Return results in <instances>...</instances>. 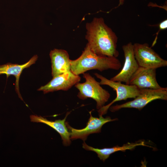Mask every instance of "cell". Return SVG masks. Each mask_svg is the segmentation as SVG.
<instances>
[{
  "mask_svg": "<svg viewBox=\"0 0 167 167\" xmlns=\"http://www.w3.org/2000/svg\"><path fill=\"white\" fill-rule=\"evenodd\" d=\"M86 39L91 50L97 55L116 58L119 55L117 49L118 37L105 23L102 18H95L86 25Z\"/></svg>",
  "mask_w": 167,
  "mask_h": 167,
  "instance_id": "cell-1",
  "label": "cell"
},
{
  "mask_svg": "<svg viewBox=\"0 0 167 167\" xmlns=\"http://www.w3.org/2000/svg\"><path fill=\"white\" fill-rule=\"evenodd\" d=\"M71 71L77 75L88 71L97 70L100 71L109 69L118 70L121 67L117 58L100 56L95 53L87 44L81 55L75 60H71Z\"/></svg>",
  "mask_w": 167,
  "mask_h": 167,
  "instance_id": "cell-2",
  "label": "cell"
},
{
  "mask_svg": "<svg viewBox=\"0 0 167 167\" xmlns=\"http://www.w3.org/2000/svg\"><path fill=\"white\" fill-rule=\"evenodd\" d=\"M83 74L85 81L83 83L79 82L75 85L79 91L77 96L83 100L88 98L94 99L96 103V108L99 110L108 101L110 94L89 73H84Z\"/></svg>",
  "mask_w": 167,
  "mask_h": 167,
  "instance_id": "cell-3",
  "label": "cell"
},
{
  "mask_svg": "<svg viewBox=\"0 0 167 167\" xmlns=\"http://www.w3.org/2000/svg\"><path fill=\"white\" fill-rule=\"evenodd\" d=\"M96 77L100 80L101 85H107L112 88L116 92V97L108 104L104 105L98 110L99 116L106 114L109 109L115 102L128 98H135L140 92L141 89L135 85L122 84L120 82L114 81L108 79L97 73H94Z\"/></svg>",
  "mask_w": 167,
  "mask_h": 167,
  "instance_id": "cell-4",
  "label": "cell"
},
{
  "mask_svg": "<svg viewBox=\"0 0 167 167\" xmlns=\"http://www.w3.org/2000/svg\"><path fill=\"white\" fill-rule=\"evenodd\" d=\"M157 99L167 100V88L162 87L158 89L141 88L139 94L133 100L121 105H116L109 108L113 112L125 108H134L140 110L149 103Z\"/></svg>",
  "mask_w": 167,
  "mask_h": 167,
  "instance_id": "cell-5",
  "label": "cell"
},
{
  "mask_svg": "<svg viewBox=\"0 0 167 167\" xmlns=\"http://www.w3.org/2000/svg\"><path fill=\"white\" fill-rule=\"evenodd\" d=\"M133 45L134 56L139 66L156 69L167 66V61L162 58L148 43Z\"/></svg>",
  "mask_w": 167,
  "mask_h": 167,
  "instance_id": "cell-6",
  "label": "cell"
},
{
  "mask_svg": "<svg viewBox=\"0 0 167 167\" xmlns=\"http://www.w3.org/2000/svg\"><path fill=\"white\" fill-rule=\"evenodd\" d=\"M91 112L92 111L89 112L90 118L86 127L83 129H77L73 128L70 126L68 122H66V125L70 133L71 139L73 140L79 139L84 141L89 135L100 132L102 126L106 123L117 120V118L112 119L109 117L104 118L102 116H99V118L94 117L92 116Z\"/></svg>",
  "mask_w": 167,
  "mask_h": 167,
  "instance_id": "cell-7",
  "label": "cell"
},
{
  "mask_svg": "<svg viewBox=\"0 0 167 167\" xmlns=\"http://www.w3.org/2000/svg\"><path fill=\"white\" fill-rule=\"evenodd\" d=\"M122 49L125 57L124 65L121 71L110 80L129 84L131 77L139 66L134 56L133 45L132 43L123 45Z\"/></svg>",
  "mask_w": 167,
  "mask_h": 167,
  "instance_id": "cell-8",
  "label": "cell"
},
{
  "mask_svg": "<svg viewBox=\"0 0 167 167\" xmlns=\"http://www.w3.org/2000/svg\"><path fill=\"white\" fill-rule=\"evenodd\" d=\"M80 79L79 75L75 74L71 71L53 77L49 83L37 90L42 91L44 94L60 90L67 91L79 82Z\"/></svg>",
  "mask_w": 167,
  "mask_h": 167,
  "instance_id": "cell-9",
  "label": "cell"
},
{
  "mask_svg": "<svg viewBox=\"0 0 167 167\" xmlns=\"http://www.w3.org/2000/svg\"><path fill=\"white\" fill-rule=\"evenodd\" d=\"M156 69L139 66L131 77L129 85H134L139 88L160 89L156 79Z\"/></svg>",
  "mask_w": 167,
  "mask_h": 167,
  "instance_id": "cell-10",
  "label": "cell"
},
{
  "mask_svg": "<svg viewBox=\"0 0 167 167\" xmlns=\"http://www.w3.org/2000/svg\"><path fill=\"white\" fill-rule=\"evenodd\" d=\"M52 75L54 77L71 71V60L67 52L63 49H54L50 51Z\"/></svg>",
  "mask_w": 167,
  "mask_h": 167,
  "instance_id": "cell-11",
  "label": "cell"
},
{
  "mask_svg": "<svg viewBox=\"0 0 167 167\" xmlns=\"http://www.w3.org/2000/svg\"><path fill=\"white\" fill-rule=\"evenodd\" d=\"M70 113L69 112L67 113L64 119L57 120L54 121L49 120L41 116L37 115H31L30 118L32 122L43 123L55 130L61 135L63 145L67 146L70 145L71 142L70 133L66 125V120Z\"/></svg>",
  "mask_w": 167,
  "mask_h": 167,
  "instance_id": "cell-12",
  "label": "cell"
},
{
  "mask_svg": "<svg viewBox=\"0 0 167 167\" xmlns=\"http://www.w3.org/2000/svg\"><path fill=\"white\" fill-rule=\"evenodd\" d=\"M38 56L35 55L28 62L23 64L8 63L0 65V75L5 74L7 78L10 75L14 76L16 78L15 89L19 96L23 100L20 94L19 88V80L20 75L24 69L35 64L37 59Z\"/></svg>",
  "mask_w": 167,
  "mask_h": 167,
  "instance_id": "cell-13",
  "label": "cell"
},
{
  "mask_svg": "<svg viewBox=\"0 0 167 167\" xmlns=\"http://www.w3.org/2000/svg\"><path fill=\"white\" fill-rule=\"evenodd\" d=\"M139 146H143L149 147L146 145L143 141H138L133 143H128L120 146H116L110 148H104L101 149L95 148L87 145L84 141L83 143V148L88 151L94 152L97 154L98 157L102 161H105L108 159L110 155L118 151H125L127 150H132L136 147Z\"/></svg>",
  "mask_w": 167,
  "mask_h": 167,
  "instance_id": "cell-14",
  "label": "cell"
},
{
  "mask_svg": "<svg viewBox=\"0 0 167 167\" xmlns=\"http://www.w3.org/2000/svg\"><path fill=\"white\" fill-rule=\"evenodd\" d=\"M159 30L156 33V36L155 40L152 43V47L153 46L156 42L157 39V36L158 33L160 31L164 30L167 28V20L165 19L161 22L159 24Z\"/></svg>",
  "mask_w": 167,
  "mask_h": 167,
  "instance_id": "cell-15",
  "label": "cell"
},
{
  "mask_svg": "<svg viewBox=\"0 0 167 167\" xmlns=\"http://www.w3.org/2000/svg\"><path fill=\"white\" fill-rule=\"evenodd\" d=\"M119 0V4L118 6L116 7V8H117L119 6H120V5H122V4H123L124 3V1H125V0Z\"/></svg>",
  "mask_w": 167,
  "mask_h": 167,
  "instance_id": "cell-16",
  "label": "cell"
}]
</instances>
